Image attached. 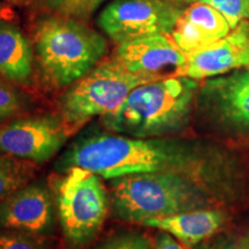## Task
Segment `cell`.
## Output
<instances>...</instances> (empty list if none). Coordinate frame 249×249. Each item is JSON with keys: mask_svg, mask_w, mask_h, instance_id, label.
<instances>
[{"mask_svg": "<svg viewBox=\"0 0 249 249\" xmlns=\"http://www.w3.org/2000/svg\"><path fill=\"white\" fill-rule=\"evenodd\" d=\"M81 167L104 179L174 171L204 178V158L198 149L160 138L138 139L117 133L95 134L71 145L58 169Z\"/></svg>", "mask_w": 249, "mask_h": 249, "instance_id": "6da1fadb", "label": "cell"}, {"mask_svg": "<svg viewBox=\"0 0 249 249\" xmlns=\"http://www.w3.org/2000/svg\"><path fill=\"white\" fill-rule=\"evenodd\" d=\"M197 81L170 76L133 89L123 105L102 118L112 133L138 139L161 138L185 128L191 118Z\"/></svg>", "mask_w": 249, "mask_h": 249, "instance_id": "7a4b0ae2", "label": "cell"}, {"mask_svg": "<svg viewBox=\"0 0 249 249\" xmlns=\"http://www.w3.org/2000/svg\"><path fill=\"white\" fill-rule=\"evenodd\" d=\"M110 187L114 214L134 223L204 209L213 203L203 178L174 171L120 177L111 179Z\"/></svg>", "mask_w": 249, "mask_h": 249, "instance_id": "3957f363", "label": "cell"}, {"mask_svg": "<svg viewBox=\"0 0 249 249\" xmlns=\"http://www.w3.org/2000/svg\"><path fill=\"white\" fill-rule=\"evenodd\" d=\"M101 34L70 17L40 21L35 51L43 73L55 87L71 86L93 70L107 52Z\"/></svg>", "mask_w": 249, "mask_h": 249, "instance_id": "277c9868", "label": "cell"}, {"mask_svg": "<svg viewBox=\"0 0 249 249\" xmlns=\"http://www.w3.org/2000/svg\"><path fill=\"white\" fill-rule=\"evenodd\" d=\"M155 80L160 77L130 73L112 58L71 85L59 101V116L75 130L92 118L116 112L133 89Z\"/></svg>", "mask_w": 249, "mask_h": 249, "instance_id": "5b68a950", "label": "cell"}, {"mask_svg": "<svg viewBox=\"0 0 249 249\" xmlns=\"http://www.w3.org/2000/svg\"><path fill=\"white\" fill-rule=\"evenodd\" d=\"M57 186V208L65 238L71 247L92 241L104 225L108 195L102 177L91 171L71 167Z\"/></svg>", "mask_w": 249, "mask_h": 249, "instance_id": "8992f818", "label": "cell"}, {"mask_svg": "<svg viewBox=\"0 0 249 249\" xmlns=\"http://www.w3.org/2000/svg\"><path fill=\"white\" fill-rule=\"evenodd\" d=\"M182 11L170 0H114L97 24L112 40L124 43L155 34H171Z\"/></svg>", "mask_w": 249, "mask_h": 249, "instance_id": "52a82bcc", "label": "cell"}, {"mask_svg": "<svg viewBox=\"0 0 249 249\" xmlns=\"http://www.w3.org/2000/svg\"><path fill=\"white\" fill-rule=\"evenodd\" d=\"M71 129L60 116H38L0 123V154L42 164L60 150Z\"/></svg>", "mask_w": 249, "mask_h": 249, "instance_id": "ba28073f", "label": "cell"}, {"mask_svg": "<svg viewBox=\"0 0 249 249\" xmlns=\"http://www.w3.org/2000/svg\"><path fill=\"white\" fill-rule=\"evenodd\" d=\"M186 55L174 75L196 81L249 66V24L241 22L222 39Z\"/></svg>", "mask_w": 249, "mask_h": 249, "instance_id": "9c48e42d", "label": "cell"}, {"mask_svg": "<svg viewBox=\"0 0 249 249\" xmlns=\"http://www.w3.org/2000/svg\"><path fill=\"white\" fill-rule=\"evenodd\" d=\"M170 35L155 34L120 43L113 58L130 73L161 79V71L174 68L177 71L187 58Z\"/></svg>", "mask_w": 249, "mask_h": 249, "instance_id": "30bf717a", "label": "cell"}, {"mask_svg": "<svg viewBox=\"0 0 249 249\" xmlns=\"http://www.w3.org/2000/svg\"><path fill=\"white\" fill-rule=\"evenodd\" d=\"M53 202L43 183H28L0 202V227L44 233L53 223Z\"/></svg>", "mask_w": 249, "mask_h": 249, "instance_id": "8fae6325", "label": "cell"}, {"mask_svg": "<svg viewBox=\"0 0 249 249\" xmlns=\"http://www.w3.org/2000/svg\"><path fill=\"white\" fill-rule=\"evenodd\" d=\"M231 31L229 22L213 6L196 1L183 11L171 36L186 54L207 48Z\"/></svg>", "mask_w": 249, "mask_h": 249, "instance_id": "7c38bea8", "label": "cell"}, {"mask_svg": "<svg viewBox=\"0 0 249 249\" xmlns=\"http://www.w3.org/2000/svg\"><path fill=\"white\" fill-rule=\"evenodd\" d=\"M225 222L223 211L213 208L143 220L142 225L170 233L187 248H193L213 236Z\"/></svg>", "mask_w": 249, "mask_h": 249, "instance_id": "4fadbf2b", "label": "cell"}, {"mask_svg": "<svg viewBox=\"0 0 249 249\" xmlns=\"http://www.w3.org/2000/svg\"><path fill=\"white\" fill-rule=\"evenodd\" d=\"M33 60L29 40L18 28L0 21V76L15 83L29 82Z\"/></svg>", "mask_w": 249, "mask_h": 249, "instance_id": "5bb4252c", "label": "cell"}, {"mask_svg": "<svg viewBox=\"0 0 249 249\" xmlns=\"http://www.w3.org/2000/svg\"><path fill=\"white\" fill-rule=\"evenodd\" d=\"M203 92L226 121L249 127V88L233 82L229 77L210 81Z\"/></svg>", "mask_w": 249, "mask_h": 249, "instance_id": "9a60e30c", "label": "cell"}, {"mask_svg": "<svg viewBox=\"0 0 249 249\" xmlns=\"http://www.w3.org/2000/svg\"><path fill=\"white\" fill-rule=\"evenodd\" d=\"M37 165L34 161L0 154V202L30 183Z\"/></svg>", "mask_w": 249, "mask_h": 249, "instance_id": "2e32d148", "label": "cell"}, {"mask_svg": "<svg viewBox=\"0 0 249 249\" xmlns=\"http://www.w3.org/2000/svg\"><path fill=\"white\" fill-rule=\"evenodd\" d=\"M39 4L60 17H86L104 0H38Z\"/></svg>", "mask_w": 249, "mask_h": 249, "instance_id": "e0dca14e", "label": "cell"}, {"mask_svg": "<svg viewBox=\"0 0 249 249\" xmlns=\"http://www.w3.org/2000/svg\"><path fill=\"white\" fill-rule=\"evenodd\" d=\"M217 9L234 29L246 18H249V0H200Z\"/></svg>", "mask_w": 249, "mask_h": 249, "instance_id": "ac0fdd59", "label": "cell"}, {"mask_svg": "<svg viewBox=\"0 0 249 249\" xmlns=\"http://www.w3.org/2000/svg\"><path fill=\"white\" fill-rule=\"evenodd\" d=\"M24 107V99L13 86L0 79V123L14 117Z\"/></svg>", "mask_w": 249, "mask_h": 249, "instance_id": "d6986e66", "label": "cell"}, {"mask_svg": "<svg viewBox=\"0 0 249 249\" xmlns=\"http://www.w3.org/2000/svg\"><path fill=\"white\" fill-rule=\"evenodd\" d=\"M150 239L136 232H127L113 236L98 249H150Z\"/></svg>", "mask_w": 249, "mask_h": 249, "instance_id": "ffe728a7", "label": "cell"}, {"mask_svg": "<svg viewBox=\"0 0 249 249\" xmlns=\"http://www.w3.org/2000/svg\"><path fill=\"white\" fill-rule=\"evenodd\" d=\"M0 249H43L39 242L23 233L0 232Z\"/></svg>", "mask_w": 249, "mask_h": 249, "instance_id": "44dd1931", "label": "cell"}, {"mask_svg": "<svg viewBox=\"0 0 249 249\" xmlns=\"http://www.w3.org/2000/svg\"><path fill=\"white\" fill-rule=\"evenodd\" d=\"M205 249H249V231L224 236Z\"/></svg>", "mask_w": 249, "mask_h": 249, "instance_id": "7402d4cb", "label": "cell"}, {"mask_svg": "<svg viewBox=\"0 0 249 249\" xmlns=\"http://www.w3.org/2000/svg\"><path fill=\"white\" fill-rule=\"evenodd\" d=\"M154 249H185L181 242L177 240L174 236H172L170 233L163 232L156 238L155 245L152 246Z\"/></svg>", "mask_w": 249, "mask_h": 249, "instance_id": "603a6c76", "label": "cell"}, {"mask_svg": "<svg viewBox=\"0 0 249 249\" xmlns=\"http://www.w3.org/2000/svg\"><path fill=\"white\" fill-rule=\"evenodd\" d=\"M233 82L238 83L242 87H246V88H249V71H244V73L240 74H235L232 77H230Z\"/></svg>", "mask_w": 249, "mask_h": 249, "instance_id": "cb8c5ba5", "label": "cell"}, {"mask_svg": "<svg viewBox=\"0 0 249 249\" xmlns=\"http://www.w3.org/2000/svg\"><path fill=\"white\" fill-rule=\"evenodd\" d=\"M172 2H179V4H189V2H196V0H170Z\"/></svg>", "mask_w": 249, "mask_h": 249, "instance_id": "d4e9b609", "label": "cell"}, {"mask_svg": "<svg viewBox=\"0 0 249 249\" xmlns=\"http://www.w3.org/2000/svg\"><path fill=\"white\" fill-rule=\"evenodd\" d=\"M6 12H7V11H5L4 7L1 6V4H0V20H1L2 18L6 17Z\"/></svg>", "mask_w": 249, "mask_h": 249, "instance_id": "484cf974", "label": "cell"}, {"mask_svg": "<svg viewBox=\"0 0 249 249\" xmlns=\"http://www.w3.org/2000/svg\"><path fill=\"white\" fill-rule=\"evenodd\" d=\"M150 249H154V248H152V247H151V248H150Z\"/></svg>", "mask_w": 249, "mask_h": 249, "instance_id": "4316f807", "label": "cell"}]
</instances>
